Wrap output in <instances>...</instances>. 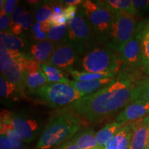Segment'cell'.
Instances as JSON below:
<instances>
[{
  "label": "cell",
  "instance_id": "f546056e",
  "mask_svg": "<svg viewBox=\"0 0 149 149\" xmlns=\"http://www.w3.org/2000/svg\"><path fill=\"white\" fill-rule=\"evenodd\" d=\"M51 27L49 21L42 22V23L35 22L33 24L31 31H32L33 36L35 40L37 42L48 40V34Z\"/></svg>",
  "mask_w": 149,
  "mask_h": 149
},
{
  "label": "cell",
  "instance_id": "6da1fadb",
  "mask_svg": "<svg viewBox=\"0 0 149 149\" xmlns=\"http://www.w3.org/2000/svg\"><path fill=\"white\" fill-rule=\"evenodd\" d=\"M136 72L120 68L109 85L84 96L68 108L89 122H98L108 118L130 102L134 86L139 81Z\"/></svg>",
  "mask_w": 149,
  "mask_h": 149
},
{
  "label": "cell",
  "instance_id": "bcb514c9",
  "mask_svg": "<svg viewBox=\"0 0 149 149\" xmlns=\"http://www.w3.org/2000/svg\"><path fill=\"white\" fill-rule=\"evenodd\" d=\"M92 149H99L98 148H92Z\"/></svg>",
  "mask_w": 149,
  "mask_h": 149
},
{
  "label": "cell",
  "instance_id": "8d00e7d4",
  "mask_svg": "<svg viewBox=\"0 0 149 149\" xmlns=\"http://www.w3.org/2000/svg\"><path fill=\"white\" fill-rule=\"evenodd\" d=\"M77 13L78 7L77 6H68L64 9V15L66 19L68 24L77 16Z\"/></svg>",
  "mask_w": 149,
  "mask_h": 149
},
{
  "label": "cell",
  "instance_id": "836d02e7",
  "mask_svg": "<svg viewBox=\"0 0 149 149\" xmlns=\"http://www.w3.org/2000/svg\"><path fill=\"white\" fill-rule=\"evenodd\" d=\"M137 15L143 14L149 9V0H132Z\"/></svg>",
  "mask_w": 149,
  "mask_h": 149
},
{
  "label": "cell",
  "instance_id": "30bf717a",
  "mask_svg": "<svg viewBox=\"0 0 149 149\" xmlns=\"http://www.w3.org/2000/svg\"><path fill=\"white\" fill-rule=\"evenodd\" d=\"M117 53L119 60L124 66L123 68L135 71L141 68V44L137 31Z\"/></svg>",
  "mask_w": 149,
  "mask_h": 149
},
{
  "label": "cell",
  "instance_id": "44dd1931",
  "mask_svg": "<svg viewBox=\"0 0 149 149\" xmlns=\"http://www.w3.org/2000/svg\"><path fill=\"white\" fill-rule=\"evenodd\" d=\"M40 69L45 74L48 83H63L70 84V81L64 75L61 69L48 64H40Z\"/></svg>",
  "mask_w": 149,
  "mask_h": 149
},
{
  "label": "cell",
  "instance_id": "7c38bea8",
  "mask_svg": "<svg viewBox=\"0 0 149 149\" xmlns=\"http://www.w3.org/2000/svg\"><path fill=\"white\" fill-rule=\"evenodd\" d=\"M137 121L126 123L108 141L103 149H126L128 148Z\"/></svg>",
  "mask_w": 149,
  "mask_h": 149
},
{
  "label": "cell",
  "instance_id": "e0dca14e",
  "mask_svg": "<svg viewBox=\"0 0 149 149\" xmlns=\"http://www.w3.org/2000/svg\"><path fill=\"white\" fill-rule=\"evenodd\" d=\"M115 77L105 78V79L92 80V81H70V84L77 91L87 95L92 94V93H94L105 88L114 80Z\"/></svg>",
  "mask_w": 149,
  "mask_h": 149
},
{
  "label": "cell",
  "instance_id": "d590c367",
  "mask_svg": "<svg viewBox=\"0 0 149 149\" xmlns=\"http://www.w3.org/2000/svg\"><path fill=\"white\" fill-rule=\"evenodd\" d=\"M11 16L8 15H0V31L1 32H6L11 29Z\"/></svg>",
  "mask_w": 149,
  "mask_h": 149
},
{
  "label": "cell",
  "instance_id": "cb8c5ba5",
  "mask_svg": "<svg viewBox=\"0 0 149 149\" xmlns=\"http://www.w3.org/2000/svg\"><path fill=\"white\" fill-rule=\"evenodd\" d=\"M48 83V81L45 74L41 69L38 71L27 73L26 79V87L31 93H33L37 89L40 88Z\"/></svg>",
  "mask_w": 149,
  "mask_h": 149
},
{
  "label": "cell",
  "instance_id": "83f0119b",
  "mask_svg": "<svg viewBox=\"0 0 149 149\" xmlns=\"http://www.w3.org/2000/svg\"><path fill=\"white\" fill-rule=\"evenodd\" d=\"M52 15V2L49 1H39L35 11V19L36 22L42 23L49 21Z\"/></svg>",
  "mask_w": 149,
  "mask_h": 149
},
{
  "label": "cell",
  "instance_id": "7bdbcfd3",
  "mask_svg": "<svg viewBox=\"0 0 149 149\" xmlns=\"http://www.w3.org/2000/svg\"><path fill=\"white\" fill-rule=\"evenodd\" d=\"M4 3H5V0H1V1H0V10L3 9Z\"/></svg>",
  "mask_w": 149,
  "mask_h": 149
},
{
  "label": "cell",
  "instance_id": "4fadbf2b",
  "mask_svg": "<svg viewBox=\"0 0 149 149\" xmlns=\"http://www.w3.org/2000/svg\"><path fill=\"white\" fill-rule=\"evenodd\" d=\"M149 141V116L137 120L130 147L132 149H147Z\"/></svg>",
  "mask_w": 149,
  "mask_h": 149
},
{
  "label": "cell",
  "instance_id": "9c48e42d",
  "mask_svg": "<svg viewBox=\"0 0 149 149\" xmlns=\"http://www.w3.org/2000/svg\"><path fill=\"white\" fill-rule=\"evenodd\" d=\"M79 58V53L75 46L69 40L56 45L48 64L61 70L72 68Z\"/></svg>",
  "mask_w": 149,
  "mask_h": 149
},
{
  "label": "cell",
  "instance_id": "2e32d148",
  "mask_svg": "<svg viewBox=\"0 0 149 149\" xmlns=\"http://www.w3.org/2000/svg\"><path fill=\"white\" fill-rule=\"evenodd\" d=\"M55 48V44L49 40L36 42L30 47V54L39 64H48Z\"/></svg>",
  "mask_w": 149,
  "mask_h": 149
},
{
  "label": "cell",
  "instance_id": "1f68e13d",
  "mask_svg": "<svg viewBox=\"0 0 149 149\" xmlns=\"http://www.w3.org/2000/svg\"><path fill=\"white\" fill-rule=\"evenodd\" d=\"M24 69L27 73L36 72L40 70V64H39L31 55V54L24 53L21 58Z\"/></svg>",
  "mask_w": 149,
  "mask_h": 149
},
{
  "label": "cell",
  "instance_id": "7a4b0ae2",
  "mask_svg": "<svg viewBox=\"0 0 149 149\" xmlns=\"http://www.w3.org/2000/svg\"><path fill=\"white\" fill-rule=\"evenodd\" d=\"M79 115L68 109L58 111L50 117L37 145V149H52L68 141L81 128Z\"/></svg>",
  "mask_w": 149,
  "mask_h": 149
},
{
  "label": "cell",
  "instance_id": "74e56055",
  "mask_svg": "<svg viewBox=\"0 0 149 149\" xmlns=\"http://www.w3.org/2000/svg\"><path fill=\"white\" fill-rule=\"evenodd\" d=\"M25 12V10H24L23 7L21 6H17L15 10L13 12V13L11 15V19H12V23H11V27L17 23V22L18 21V19H19L22 15L24 14V13Z\"/></svg>",
  "mask_w": 149,
  "mask_h": 149
},
{
  "label": "cell",
  "instance_id": "ba28073f",
  "mask_svg": "<svg viewBox=\"0 0 149 149\" xmlns=\"http://www.w3.org/2000/svg\"><path fill=\"white\" fill-rule=\"evenodd\" d=\"M1 122L9 123L25 143L33 141L40 132V125L37 120L22 113L1 110Z\"/></svg>",
  "mask_w": 149,
  "mask_h": 149
},
{
  "label": "cell",
  "instance_id": "e575fe53",
  "mask_svg": "<svg viewBox=\"0 0 149 149\" xmlns=\"http://www.w3.org/2000/svg\"><path fill=\"white\" fill-rule=\"evenodd\" d=\"M19 1L17 0H5L3 9L1 10V15H12L15 8L17 6Z\"/></svg>",
  "mask_w": 149,
  "mask_h": 149
},
{
  "label": "cell",
  "instance_id": "d4e9b609",
  "mask_svg": "<svg viewBox=\"0 0 149 149\" xmlns=\"http://www.w3.org/2000/svg\"><path fill=\"white\" fill-rule=\"evenodd\" d=\"M70 75L74 79V81H87L92 80L102 79L105 78L115 77L116 74L109 73V72H102V73H96V72H90L86 71H78L77 70L71 69L68 70Z\"/></svg>",
  "mask_w": 149,
  "mask_h": 149
},
{
  "label": "cell",
  "instance_id": "f1b7e54d",
  "mask_svg": "<svg viewBox=\"0 0 149 149\" xmlns=\"http://www.w3.org/2000/svg\"><path fill=\"white\" fill-rule=\"evenodd\" d=\"M106 2L113 10L121 11L133 16L137 15L132 0H109Z\"/></svg>",
  "mask_w": 149,
  "mask_h": 149
},
{
  "label": "cell",
  "instance_id": "d6986e66",
  "mask_svg": "<svg viewBox=\"0 0 149 149\" xmlns=\"http://www.w3.org/2000/svg\"><path fill=\"white\" fill-rule=\"evenodd\" d=\"M71 141L80 149H92L97 147L96 133L92 128H86L74 135Z\"/></svg>",
  "mask_w": 149,
  "mask_h": 149
},
{
  "label": "cell",
  "instance_id": "ac0fdd59",
  "mask_svg": "<svg viewBox=\"0 0 149 149\" xmlns=\"http://www.w3.org/2000/svg\"><path fill=\"white\" fill-rule=\"evenodd\" d=\"M125 124V123L113 122L106 124L96 133V139L99 149H103L108 141Z\"/></svg>",
  "mask_w": 149,
  "mask_h": 149
},
{
  "label": "cell",
  "instance_id": "603a6c76",
  "mask_svg": "<svg viewBox=\"0 0 149 149\" xmlns=\"http://www.w3.org/2000/svg\"><path fill=\"white\" fill-rule=\"evenodd\" d=\"M149 102V78L141 79L134 86L130 102Z\"/></svg>",
  "mask_w": 149,
  "mask_h": 149
},
{
  "label": "cell",
  "instance_id": "d6a6232c",
  "mask_svg": "<svg viewBox=\"0 0 149 149\" xmlns=\"http://www.w3.org/2000/svg\"><path fill=\"white\" fill-rule=\"evenodd\" d=\"M14 25H18L23 29V31H28L30 28L33 26V17L29 12L25 10L24 14L20 17L17 23ZM13 25V26H14Z\"/></svg>",
  "mask_w": 149,
  "mask_h": 149
},
{
  "label": "cell",
  "instance_id": "5b68a950",
  "mask_svg": "<svg viewBox=\"0 0 149 149\" xmlns=\"http://www.w3.org/2000/svg\"><path fill=\"white\" fill-rule=\"evenodd\" d=\"M33 94L52 107L70 106L86 95L77 91L70 84L48 83L37 89Z\"/></svg>",
  "mask_w": 149,
  "mask_h": 149
},
{
  "label": "cell",
  "instance_id": "8fae6325",
  "mask_svg": "<svg viewBox=\"0 0 149 149\" xmlns=\"http://www.w3.org/2000/svg\"><path fill=\"white\" fill-rule=\"evenodd\" d=\"M149 116V102H134L127 104L117 115L115 121L128 123L141 120Z\"/></svg>",
  "mask_w": 149,
  "mask_h": 149
},
{
  "label": "cell",
  "instance_id": "8992f818",
  "mask_svg": "<svg viewBox=\"0 0 149 149\" xmlns=\"http://www.w3.org/2000/svg\"><path fill=\"white\" fill-rule=\"evenodd\" d=\"M67 25L68 40L75 46L79 55H83L88 48L98 44L90 21L83 8L78 10L77 16Z\"/></svg>",
  "mask_w": 149,
  "mask_h": 149
},
{
  "label": "cell",
  "instance_id": "4316f807",
  "mask_svg": "<svg viewBox=\"0 0 149 149\" xmlns=\"http://www.w3.org/2000/svg\"><path fill=\"white\" fill-rule=\"evenodd\" d=\"M48 40L53 42L55 46L68 41V25L66 24L59 26H52L48 32Z\"/></svg>",
  "mask_w": 149,
  "mask_h": 149
},
{
  "label": "cell",
  "instance_id": "5bb4252c",
  "mask_svg": "<svg viewBox=\"0 0 149 149\" xmlns=\"http://www.w3.org/2000/svg\"><path fill=\"white\" fill-rule=\"evenodd\" d=\"M136 31L138 33L141 44V68L149 75V20L139 24Z\"/></svg>",
  "mask_w": 149,
  "mask_h": 149
},
{
  "label": "cell",
  "instance_id": "277c9868",
  "mask_svg": "<svg viewBox=\"0 0 149 149\" xmlns=\"http://www.w3.org/2000/svg\"><path fill=\"white\" fill-rule=\"evenodd\" d=\"M114 51L107 46L99 44L91 46L83 54L82 68L86 72H109L117 75L122 63L119 60L118 53Z\"/></svg>",
  "mask_w": 149,
  "mask_h": 149
},
{
  "label": "cell",
  "instance_id": "ee69618b",
  "mask_svg": "<svg viewBox=\"0 0 149 149\" xmlns=\"http://www.w3.org/2000/svg\"><path fill=\"white\" fill-rule=\"evenodd\" d=\"M147 149H149V141H148V146H147Z\"/></svg>",
  "mask_w": 149,
  "mask_h": 149
},
{
  "label": "cell",
  "instance_id": "7402d4cb",
  "mask_svg": "<svg viewBox=\"0 0 149 149\" xmlns=\"http://www.w3.org/2000/svg\"><path fill=\"white\" fill-rule=\"evenodd\" d=\"M24 55V52L13 51L0 48V70L1 73L8 70L15 61L19 59Z\"/></svg>",
  "mask_w": 149,
  "mask_h": 149
},
{
  "label": "cell",
  "instance_id": "3957f363",
  "mask_svg": "<svg viewBox=\"0 0 149 149\" xmlns=\"http://www.w3.org/2000/svg\"><path fill=\"white\" fill-rule=\"evenodd\" d=\"M82 8L90 21L97 42L107 46L114 22V11L106 1H84Z\"/></svg>",
  "mask_w": 149,
  "mask_h": 149
},
{
  "label": "cell",
  "instance_id": "b9f144b4",
  "mask_svg": "<svg viewBox=\"0 0 149 149\" xmlns=\"http://www.w3.org/2000/svg\"><path fill=\"white\" fill-rule=\"evenodd\" d=\"M61 2L68 6H77L83 3L84 1H81V0H64V1H61Z\"/></svg>",
  "mask_w": 149,
  "mask_h": 149
},
{
  "label": "cell",
  "instance_id": "52a82bcc",
  "mask_svg": "<svg viewBox=\"0 0 149 149\" xmlns=\"http://www.w3.org/2000/svg\"><path fill=\"white\" fill-rule=\"evenodd\" d=\"M113 11L115 19L107 46L118 53L135 35L137 26L134 16L121 11Z\"/></svg>",
  "mask_w": 149,
  "mask_h": 149
},
{
  "label": "cell",
  "instance_id": "9a60e30c",
  "mask_svg": "<svg viewBox=\"0 0 149 149\" xmlns=\"http://www.w3.org/2000/svg\"><path fill=\"white\" fill-rule=\"evenodd\" d=\"M22 58V57H21ZM21 58L15 61L8 70L3 72L1 75L15 85L19 92L23 93L26 87V79L27 72L24 69Z\"/></svg>",
  "mask_w": 149,
  "mask_h": 149
},
{
  "label": "cell",
  "instance_id": "f35d334b",
  "mask_svg": "<svg viewBox=\"0 0 149 149\" xmlns=\"http://www.w3.org/2000/svg\"><path fill=\"white\" fill-rule=\"evenodd\" d=\"M0 149H13L10 139L4 134H0Z\"/></svg>",
  "mask_w": 149,
  "mask_h": 149
},
{
  "label": "cell",
  "instance_id": "ffe728a7",
  "mask_svg": "<svg viewBox=\"0 0 149 149\" xmlns=\"http://www.w3.org/2000/svg\"><path fill=\"white\" fill-rule=\"evenodd\" d=\"M0 42V46L10 51L22 52L26 47V42L24 39L8 32H1Z\"/></svg>",
  "mask_w": 149,
  "mask_h": 149
},
{
  "label": "cell",
  "instance_id": "484cf974",
  "mask_svg": "<svg viewBox=\"0 0 149 149\" xmlns=\"http://www.w3.org/2000/svg\"><path fill=\"white\" fill-rule=\"evenodd\" d=\"M0 134L7 135L13 145V149H25L24 140L9 123L1 122Z\"/></svg>",
  "mask_w": 149,
  "mask_h": 149
},
{
  "label": "cell",
  "instance_id": "ab89813d",
  "mask_svg": "<svg viewBox=\"0 0 149 149\" xmlns=\"http://www.w3.org/2000/svg\"><path fill=\"white\" fill-rule=\"evenodd\" d=\"M64 7L61 1H56L52 2V10L53 14L56 15H63L64 14Z\"/></svg>",
  "mask_w": 149,
  "mask_h": 149
},
{
  "label": "cell",
  "instance_id": "f6af8a7d",
  "mask_svg": "<svg viewBox=\"0 0 149 149\" xmlns=\"http://www.w3.org/2000/svg\"><path fill=\"white\" fill-rule=\"evenodd\" d=\"M126 149H132V148H131V147H130V146L129 147H128V148H127Z\"/></svg>",
  "mask_w": 149,
  "mask_h": 149
},
{
  "label": "cell",
  "instance_id": "4dcf8cb0",
  "mask_svg": "<svg viewBox=\"0 0 149 149\" xmlns=\"http://www.w3.org/2000/svg\"><path fill=\"white\" fill-rule=\"evenodd\" d=\"M16 91H19L16 86L10 82L3 76L1 75V77H0V95H1V97L8 99Z\"/></svg>",
  "mask_w": 149,
  "mask_h": 149
},
{
  "label": "cell",
  "instance_id": "60d3db41",
  "mask_svg": "<svg viewBox=\"0 0 149 149\" xmlns=\"http://www.w3.org/2000/svg\"><path fill=\"white\" fill-rule=\"evenodd\" d=\"M55 149H80L77 144H74V142L70 141H66V142L64 143L61 145H60L59 147L56 148Z\"/></svg>",
  "mask_w": 149,
  "mask_h": 149
}]
</instances>
